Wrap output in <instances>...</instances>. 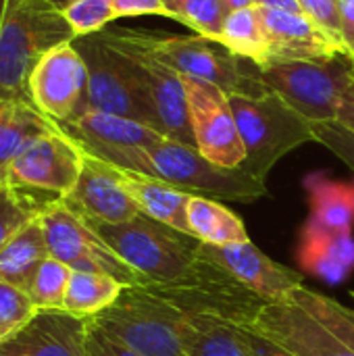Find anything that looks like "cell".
<instances>
[{
	"mask_svg": "<svg viewBox=\"0 0 354 356\" xmlns=\"http://www.w3.org/2000/svg\"><path fill=\"white\" fill-rule=\"evenodd\" d=\"M92 156L121 169L152 175L192 196L234 202H252L267 196L265 181L244 173L238 167L227 169L215 165L204 159L198 148L179 144L169 138L148 148H121Z\"/></svg>",
	"mask_w": 354,
	"mask_h": 356,
	"instance_id": "obj_1",
	"label": "cell"
},
{
	"mask_svg": "<svg viewBox=\"0 0 354 356\" xmlns=\"http://www.w3.org/2000/svg\"><path fill=\"white\" fill-rule=\"evenodd\" d=\"M108 246L138 271L148 286H179L198 277L200 240L142 213L125 223H88Z\"/></svg>",
	"mask_w": 354,
	"mask_h": 356,
	"instance_id": "obj_2",
	"label": "cell"
},
{
	"mask_svg": "<svg viewBox=\"0 0 354 356\" xmlns=\"http://www.w3.org/2000/svg\"><path fill=\"white\" fill-rule=\"evenodd\" d=\"M73 40L61 0H8L0 31V98L33 104L31 71L46 52Z\"/></svg>",
	"mask_w": 354,
	"mask_h": 356,
	"instance_id": "obj_3",
	"label": "cell"
},
{
	"mask_svg": "<svg viewBox=\"0 0 354 356\" xmlns=\"http://www.w3.org/2000/svg\"><path fill=\"white\" fill-rule=\"evenodd\" d=\"M98 35L123 58L156 129L169 140L196 148L184 75L159 54L154 35L140 29H102Z\"/></svg>",
	"mask_w": 354,
	"mask_h": 356,
	"instance_id": "obj_4",
	"label": "cell"
},
{
	"mask_svg": "<svg viewBox=\"0 0 354 356\" xmlns=\"http://www.w3.org/2000/svg\"><path fill=\"white\" fill-rule=\"evenodd\" d=\"M188 317L190 313L152 286H129L92 319L142 356H188L184 340Z\"/></svg>",
	"mask_w": 354,
	"mask_h": 356,
	"instance_id": "obj_5",
	"label": "cell"
},
{
	"mask_svg": "<svg viewBox=\"0 0 354 356\" xmlns=\"http://www.w3.org/2000/svg\"><path fill=\"white\" fill-rule=\"evenodd\" d=\"M246 156L238 169L265 181L277 161L307 142H315L313 123L277 94L261 98L230 96Z\"/></svg>",
	"mask_w": 354,
	"mask_h": 356,
	"instance_id": "obj_6",
	"label": "cell"
},
{
	"mask_svg": "<svg viewBox=\"0 0 354 356\" xmlns=\"http://www.w3.org/2000/svg\"><path fill=\"white\" fill-rule=\"evenodd\" d=\"M259 77L269 92L311 123L336 121L340 98L354 77V60L346 54L303 60H267Z\"/></svg>",
	"mask_w": 354,
	"mask_h": 356,
	"instance_id": "obj_7",
	"label": "cell"
},
{
	"mask_svg": "<svg viewBox=\"0 0 354 356\" xmlns=\"http://www.w3.org/2000/svg\"><path fill=\"white\" fill-rule=\"evenodd\" d=\"M159 54L184 77H194L221 88L227 96L261 98L269 94L259 77V65L234 54L223 44L204 35L152 38Z\"/></svg>",
	"mask_w": 354,
	"mask_h": 356,
	"instance_id": "obj_8",
	"label": "cell"
},
{
	"mask_svg": "<svg viewBox=\"0 0 354 356\" xmlns=\"http://www.w3.org/2000/svg\"><path fill=\"white\" fill-rule=\"evenodd\" d=\"M50 257L58 259L73 271L104 273L129 286H148V282L119 259L115 250L61 198L46 204L40 215Z\"/></svg>",
	"mask_w": 354,
	"mask_h": 356,
	"instance_id": "obj_9",
	"label": "cell"
},
{
	"mask_svg": "<svg viewBox=\"0 0 354 356\" xmlns=\"http://www.w3.org/2000/svg\"><path fill=\"white\" fill-rule=\"evenodd\" d=\"M75 48L86 60L88 69V90L83 111L108 113L125 119L140 121L144 125H154V117L138 92L123 58L98 35H86L73 40ZM79 113V115H81ZM159 131V129H156Z\"/></svg>",
	"mask_w": 354,
	"mask_h": 356,
	"instance_id": "obj_10",
	"label": "cell"
},
{
	"mask_svg": "<svg viewBox=\"0 0 354 356\" xmlns=\"http://www.w3.org/2000/svg\"><path fill=\"white\" fill-rule=\"evenodd\" d=\"M83 169V150L61 127L33 140L4 171L17 190H35L52 198H65Z\"/></svg>",
	"mask_w": 354,
	"mask_h": 356,
	"instance_id": "obj_11",
	"label": "cell"
},
{
	"mask_svg": "<svg viewBox=\"0 0 354 356\" xmlns=\"http://www.w3.org/2000/svg\"><path fill=\"white\" fill-rule=\"evenodd\" d=\"M184 86L198 152L215 165L240 167L246 150L230 96L221 88L194 77H184Z\"/></svg>",
	"mask_w": 354,
	"mask_h": 356,
	"instance_id": "obj_12",
	"label": "cell"
},
{
	"mask_svg": "<svg viewBox=\"0 0 354 356\" xmlns=\"http://www.w3.org/2000/svg\"><path fill=\"white\" fill-rule=\"evenodd\" d=\"M88 69L73 42H65L46 52L29 77L33 106L56 125L75 119L86 104Z\"/></svg>",
	"mask_w": 354,
	"mask_h": 356,
	"instance_id": "obj_13",
	"label": "cell"
},
{
	"mask_svg": "<svg viewBox=\"0 0 354 356\" xmlns=\"http://www.w3.org/2000/svg\"><path fill=\"white\" fill-rule=\"evenodd\" d=\"M198 259L225 271L265 302H284L292 290L303 286V273L275 263L250 240L227 246L200 242Z\"/></svg>",
	"mask_w": 354,
	"mask_h": 356,
	"instance_id": "obj_14",
	"label": "cell"
},
{
	"mask_svg": "<svg viewBox=\"0 0 354 356\" xmlns=\"http://www.w3.org/2000/svg\"><path fill=\"white\" fill-rule=\"evenodd\" d=\"M271 338L296 356H354V350L332 330L294 302H267L244 323Z\"/></svg>",
	"mask_w": 354,
	"mask_h": 356,
	"instance_id": "obj_15",
	"label": "cell"
},
{
	"mask_svg": "<svg viewBox=\"0 0 354 356\" xmlns=\"http://www.w3.org/2000/svg\"><path fill=\"white\" fill-rule=\"evenodd\" d=\"M86 223H125L140 209L121 184L117 169L88 152H83V169L75 188L61 198Z\"/></svg>",
	"mask_w": 354,
	"mask_h": 356,
	"instance_id": "obj_16",
	"label": "cell"
},
{
	"mask_svg": "<svg viewBox=\"0 0 354 356\" xmlns=\"http://www.w3.org/2000/svg\"><path fill=\"white\" fill-rule=\"evenodd\" d=\"M92 317L67 311H38L19 332L0 342V356H88Z\"/></svg>",
	"mask_w": 354,
	"mask_h": 356,
	"instance_id": "obj_17",
	"label": "cell"
},
{
	"mask_svg": "<svg viewBox=\"0 0 354 356\" xmlns=\"http://www.w3.org/2000/svg\"><path fill=\"white\" fill-rule=\"evenodd\" d=\"M263 21L269 38V60L328 58L336 54L348 56V52L321 31L305 13L263 8Z\"/></svg>",
	"mask_w": 354,
	"mask_h": 356,
	"instance_id": "obj_18",
	"label": "cell"
},
{
	"mask_svg": "<svg viewBox=\"0 0 354 356\" xmlns=\"http://www.w3.org/2000/svg\"><path fill=\"white\" fill-rule=\"evenodd\" d=\"M58 127L69 138H73L88 154H100L121 148H148L165 140V136L150 125L96 111H86Z\"/></svg>",
	"mask_w": 354,
	"mask_h": 356,
	"instance_id": "obj_19",
	"label": "cell"
},
{
	"mask_svg": "<svg viewBox=\"0 0 354 356\" xmlns=\"http://www.w3.org/2000/svg\"><path fill=\"white\" fill-rule=\"evenodd\" d=\"M115 169H117L121 184L125 186V190L129 192V196L134 198L142 215L190 234L188 232V204H190L192 194L146 173H138V171H129L121 167H115Z\"/></svg>",
	"mask_w": 354,
	"mask_h": 356,
	"instance_id": "obj_20",
	"label": "cell"
},
{
	"mask_svg": "<svg viewBox=\"0 0 354 356\" xmlns=\"http://www.w3.org/2000/svg\"><path fill=\"white\" fill-rule=\"evenodd\" d=\"M305 184L311 198V219L303 236L353 234L354 186L332 181L323 175H311Z\"/></svg>",
	"mask_w": 354,
	"mask_h": 356,
	"instance_id": "obj_21",
	"label": "cell"
},
{
	"mask_svg": "<svg viewBox=\"0 0 354 356\" xmlns=\"http://www.w3.org/2000/svg\"><path fill=\"white\" fill-rule=\"evenodd\" d=\"M56 127L33 104L0 98V177L33 140Z\"/></svg>",
	"mask_w": 354,
	"mask_h": 356,
	"instance_id": "obj_22",
	"label": "cell"
},
{
	"mask_svg": "<svg viewBox=\"0 0 354 356\" xmlns=\"http://www.w3.org/2000/svg\"><path fill=\"white\" fill-rule=\"evenodd\" d=\"M46 257H50V250L38 217L0 248V282L25 292L38 265Z\"/></svg>",
	"mask_w": 354,
	"mask_h": 356,
	"instance_id": "obj_23",
	"label": "cell"
},
{
	"mask_svg": "<svg viewBox=\"0 0 354 356\" xmlns=\"http://www.w3.org/2000/svg\"><path fill=\"white\" fill-rule=\"evenodd\" d=\"M188 232L202 244L227 246L248 242V232L240 215L207 196H192L188 204Z\"/></svg>",
	"mask_w": 354,
	"mask_h": 356,
	"instance_id": "obj_24",
	"label": "cell"
},
{
	"mask_svg": "<svg viewBox=\"0 0 354 356\" xmlns=\"http://www.w3.org/2000/svg\"><path fill=\"white\" fill-rule=\"evenodd\" d=\"M184 340L188 356H252L236 323L211 313H190Z\"/></svg>",
	"mask_w": 354,
	"mask_h": 356,
	"instance_id": "obj_25",
	"label": "cell"
},
{
	"mask_svg": "<svg viewBox=\"0 0 354 356\" xmlns=\"http://www.w3.org/2000/svg\"><path fill=\"white\" fill-rule=\"evenodd\" d=\"M300 263L309 273L325 282H342L354 269V238L344 236H303Z\"/></svg>",
	"mask_w": 354,
	"mask_h": 356,
	"instance_id": "obj_26",
	"label": "cell"
},
{
	"mask_svg": "<svg viewBox=\"0 0 354 356\" xmlns=\"http://www.w3.org/2000/svg\"><path fill=\"white\" fill-rule=\"evenodd\" d=\"M217 42L255 65H265L269 60V38L265 31L263 8L252 4L232 10Z\"/></svg>",
	"mask_w": 354,
	"mask_h": 356,
	"instance_id": "obj_27",
	"label": "cell"
},
{
	"mask_svg": "<svg viewBox=\"0 0 354 356\" xmlns=\"http://www.w3.org/2000/svg\"><path fill=\"white\" fill-rule=\"evenodd\" d=\"M123 288L121 282L104 273L71 271L63 311L79 317H96L119 298Z\"/></svg>",
	"mask_w": 354,
	"mask_h": 356,
	"instance_id": "obj_28",
	"label": "cell"
},
{
	"mask_svg": "<svg viewBox=\"0 0 354 356\" xmlns=\"http://www.w3.org/2000/svg\"><path fill=\"white\" fill-rule=\"evenodd\" d=\"M288 302L298 305L309 315H313L319 323H323L328 330H332L340 340H344L354 350V311L336 302L334 298L319 294L315 290H309L305 286H298L292 290L286 298Z\"/></svg>",
	"mask_w": 354,
	"mask_h": 356,
	"instance_id": "obj_29",
	"label": "cell"
},
{
	"mask_svg": "<svg viewBox=\"0 0 354 356\" xmlns=\"http://www.w3.org/2000/svg\"><path fill=\"white\" fill-rule=\"evenodd\" d=\"M71 271H73L71 267H67L65 263H61L54 257H46L38 265V269L25 290L38 311H61L63 309Z\"/></svg>",
	"mask_w": 354,
	"mask_h": 356,
	"instance_id": "obj_30",
	"label": "cell"
},
{
	"mask_svg": "<svg viewBox=\"0 0 354 356\" xmlns=\"http://www.w3.org/2000/svg\"><path fill=\"white\" fill-rule=\"evenodd\" d=\"M48 202L52 200L33 202L23 194V190H17L6 179H0V248L27 223L38 219Z\"/></svg>",
	"mask_w": 354,
	"mask_h": 356,
	"instance_id": "obj_31",
	"label": "cell"
},
{
	"mask_svg": "<svg viewBox=\"0 0 354 356\" xmlns=\"http://www.w3.org/2000/svg\"><path fill=\"white\" fill-rule=\"evenodd\" d=\"M232 8L225 0H188L177 10V23L190 27L198 35L209 40H219L223 25L230 17Z\"/></svg>",
	"mask_w": 354,
	"mask_h": 356,
	"instance_id": "obj_32",
	"label": "cell"
},
{
	"mask_svg": "<svg viewBox=\"0 0 354 356\" xmlns=\"http://www.w3.org/2000/svg\"><path fill=\"white\" fill-rule=\"evenodd\" d=\"M63 4V15L73 29L75 38L94 35L111 21H115V8L113 0H67Z\"/></svg>",
	"mask_w": 354,
	"mask_h": 356,
	"instance_id": "obj_33",
	"label": "cell"
},
{
	"mask_svg": "<svg viewBox=\"0 0 354 356\" xmlns=\"http://www.w3.org/2000/svg\"><path fill=\"white\" fill-rule=\"evenodd\" d=\"M38 313L27 292L0 282V342L27 325Z\"/></svg>",
	"mask_w": 354,
	"mask_h": 356,
	"instance_id": "obj_34",
	"label": "cell"
},
{
	"mask_svg": "<svg viewBox=\"0 0 354 356\" xmlns=\"http://www.w3.org/2000/svg\"><path fill=\"white\" fill-rule=\"evenodd\" d=\"M313 131H315V142L323 144L354 171V131L338 121L313 123Z\"/></svg>",
	"mask_w": 354,
	"mask_h": 356,
	"instance_id": "obj_35",
	"label": "cell"
},
{
	"mask_svg": "<svg viewBox=\"0 0 354 356\" xmlns=\"http://www.w3.org/2000/svg\"><path fill=\"white\" fill-rule=\"evenodd\" d=\"M300 10L332 40H336L342 48V17H340V0H298ZM346 50V48H344Z\"/></svg>",
	"mask_w": 354,
	"mask_h": 356,
	"instance_id": "obj_36",
	"label": "cell"
},
{
	"mask_svg": "<svg viewBox=\"0 0 354 356\" xmlns=\"http://www.w3.org/2000/svg\"><path fill=\"white\" fill-rule=\"evenodd\" d=\"M88 356H142L136 353L134 348H129L127 344H123L121 340H117L115 336H111L108 332H104L102 327H98L94 323V319H90V327H88Z\"/></svg>",
	"mask_w": 354,
	"mask_h": 356,
	"instance_id": "obj_37",
	"label": "cell"
},
{
	"mask_svg": "<svg viewBox=\"0 0 354 356\" xmlns=\"http://www.w3.org/2000/svg\"><path fill=\"white\" fill-rule=\"evenodd\" d=\"M236 327H238V334H240L244 346L252 356H296L288 348H284L282 344L273 342L271 338L259 334L257 330H252L244 323H236Z\"/></svg>",
	"mask_w": 354,
	"mask_h": 356,
	"instance_id": "obj_38",
	"label": "cell"
},
{
	"mask_svg": "<svg viewBox=\"0 0 354 356\" xmlns=\"http://www.w3.org/2000/svg\"><path fill=\"white\" fill-rule=\"evenodd\" d=\"M113 8H115V17L117 19L144 17V15H154V17L171 19V13L165 6V0H113Z\"/></svg>",
	"mask_w": 354,
	"mask_h": 356,
	"instance_id": "obj_39",
	"label": "cell"
},
{
	"mask_svg": "<svg viewBox=\"0 0 354 356\" xmlns=\"http://www.w3.org/2000/svg\"><path fill=\"white\" fill-rule=\"evenodd\" d=\"M340 17H342V44L354 60V0H340Z\"/></svg>",
	"mask_w": 354,
	"mask_h": 356,
	"instance_id": "obj_40",
	"label": "cell"
},
{
	"mask_svg": "<svg viewBox=\"0 0 354 356\" xmlns=\"http://www.w3.org/2000/svg\"><path fill=\"white\" fill-rule=\"evenodd\" d=\"M336 121L342 123L344 127H348L351 131H354V77L353 81L346 86V90H344V94L340 98Z\"/></svg>",
	"mask_w": 354,
	"mask_h": 356,
	"instance_id": "obj_41",
	"label": "cell"
},
{
	"mask_svg": "<svg viewBox=\"0 0 354 356\" xmlns=\"http://www.w3.org/2000/svg\"><path fill=\"white\" fill-rule=\"evenodd\" d=\"M259 6L263 8H271V10H290V13H303L298 0H255Z\"/></svg>",
	"mask_w": 354,
	"mask_h": 356,
	"instance_id": "obj_42",
	"label": "cell"
},
{
	"mask_svg": "<svg viewBox=\"0 0 354 356\" xmlns=\"http://www.w3.org/2000/svg\"><path fill=\"white\" fill-rule=\"evenodd\" d=\"M188 0H165V6L169 8V13H171V19L175 21L177 19V10L186 4Z\"/></svg>",
	"mask_w": 354,
	"mask_h": 356,
	"instance_id": "obj_43",
	"label": "cell"
},
{
	"mask_svg": "<svg viewBox=\"0 0 354 356\" xmlns=\"http://www.w3.org/2000/svg\"><path fill=\"white\" fill-rule=\"evenodd\" d=\"M225 2H227V6H230L232 10H238V8H246V6L257 4L255 0H225Z\"/></svg>",
	"mask_w": 354,
	"mask_h": 356,
	"instance_id": "obj_44",
	"label": "cell"
},
{
	"mask_svg": "<svg viewBox=\"0 0 354 356\" xmlns=\"http://www.w3.org/2000/svg\"><path fill=\"white\" fill-rule=\"evenodd\" d=\"M6 6H8V0H0V31H2L4 15H6Z\"/></svg>",
	"mask_w": 354,
	"mask_h": 356,
	"instance_id": "obj_45",
	"label": "cell"
},
{
	"mask_svg": "<svg viewBox=\"0 0 354 356\" xmlns=\"http://www.w3.org/2000/svg\"><path fill=\"white\" fill-rule=\"evenodd\" d=\"M351 298H353V300H354V292H351Z\"/></svg>",
	"mask_w": 354,
	"mask_h": 356,
	"instance_id": "obj_46",
	"label": "cell"
}]
</instances>
